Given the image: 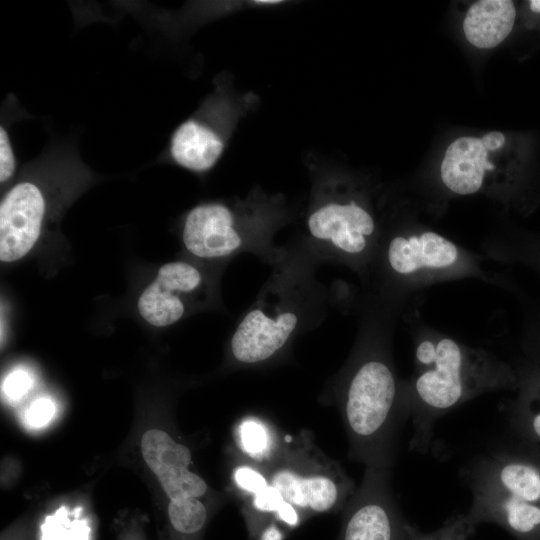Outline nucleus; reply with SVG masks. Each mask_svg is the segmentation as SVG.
Masks as SVG:
<instances>
[{"mask_svg": "<svg viewBox=\"0 0 540 540\" xmlns=\"http://www.w3.org/2000/svg\"><path fill=\"white\" fill-rule=\"evenodd\" d=\"M284 535L275 523H269L259 536V540H283Z\"/></svg>", "mask_w": 540, "mask_h": 540, "instance_id": "5701e85b", "label": "nucleus"}, {"mask_svg": "<svg viewBox=\"0 0 540 540\" xmlns=\"http://www.w3.org/2000/svg\"><path fill=\"white\" fill-rule=\"evenodd\" d=\"M182 238L185 247L200 258L225 257L243 243L232 211L220 203L201 204L186 216Z\"/></svg>", "mask_w": 540, "mask_h": 540, "instance_id": "9b49d317", "label": "nucleus"}, {"mask_svg": "<svg viewBox=\"0 0 540 540\" xmlns=\"http://www.w3.org/2000/svg\"><path fill=\"white\" fill-rule=\"evenodd\" d=\"M415 373L401 391L405 421L412 422L410 449L426 453L434 425L447 412L511 382L509 368L489 352L443 336L420 339L414 352Z\"/></svg>", "mask_w": 540, "mask_h": 540, "instance_id": "f257e3e1", "label": "nucleus"}, {"mask_svg": "<svg viewBox=\"0 0 540 540\" xmlns=\"http://www.w3.org/2000/svg\"><path fill=\"white\" fill-rule=\"evenodd\" d=\"M348 457L366 467L391 469L405 421L401 390L382 356H365L350 372L338 398Z\"/></svg>", "mask_w": 540, "mask_h": 540, "instance_id": "7ed1b4c3", "label": "nucleus"}, {"mask_svg": "<svg viewBox=\"0 0 540 540\" xmlns=\"http://www.w3.org/2000/svg\"><path fill=\"white\" fill-rule=\"evenodd\" d=\"M141 451L170 501L200 498L206 494L208 486L205 480L189 469V448L177 443L165 431H146L141 439Z\"/></svg>", "mask_w": 540, "mask_h": 540, "instance_id": "0eeeda50", "label": "nucleus"}, {"mask_svg": "<svg viewBox=\"0 0 540 540\" xmlns=\"http://www.w3.org/2000/svg\"><path fill=\"white\" fill-rule=\"evenodd\" d=\"M55 413V405L49 398L35 400L26 412V420L30 426L42 427L46 425Z\"/></svg>", "mask_w": 540, "mask_h": 540, "instance_id": "4be33fe9", "label": "nucleus"}, {"mask_svg": "<svg viewBox=\"0 0 540 540\" xmlns=\"http://www.w3.org/2000/svg\"><path fill=\"white\" fill-rule=\"evenodd\" d=\"M298 324V316L285 310L267 314L250 310L241 320L231 339V353L242 365H257L276 356L286 345Z\"/></svg>", "mask_w": 540, "mask_h": 540, "instance_id": "9d476101", "label": "nucleus"}, {"mask_svg": "<svg viewBox=\"0 0 540 540\" xmlns=\"http://www.w3.org/2000/svg\"><path fill=\"white\" fill-rule=\"evenodd\" d=\"M391 469L366 467L346 503L341 540H404L407 522L391 488Z\"/></svg>", "mask_w": 540, "mask_h": 540, "instance_id": "39448f33", "label": "nucleus"}, {"mask_svg": "<svg viewBox=\"0 0 540 540\" xmlns=\"http://www.w3.org/2000/svg\"><path fill=\"white\" fill-rule=\"evenodd\" d=\"M71 511L65 507L57 510L54 516L47 517L43 526L46 540H87L88 527L77 518L71 520Z\"/></svg>", "mask_w": 540, "mask_h": 540, "instance_id": "6ab92c4d", "label": "nucleus"}, {"mask_svg": "<svg viewBox=\"0 0 540 540\" xmlns=\"http://www.w3.org/2000/svg\"><path fill=\"white\" fill-rule=\"evenodd\" d=\"M530 6L534 11H540V1H531Z\"/></svg>", "mask_w": 540, "mask_h": 540, "instance_id": "a878e982", "label": "nucleus"}, {"mask_svg": "<svg viewBox=\"0 0 540 540\" xmlns=\"http://www.w3.org/2000/svg\"><path fill=\"white\" fill-rule=\"evenodd\" d=\"M168 516L176 531L192 535L204 527L207 520V509L200 498L172 500L168 505Z\"/></svg>", "mask_w": 540, "mask_h": 540, "instance_id": "f3484780", "label": "nucleus"}, {"mask_svg": "<svg viewBox=\"0 0 540 540\" xmlns=\"http://www.w3.org/2000/svg\"><path fill=\"white\" fill-rule=\"evenodd\" d=\"M44 215V195L33 182H19L6 193L0 204L1 261H16L32 249Z\"/></svg>", "mask_w": 540, "mask_h": 540, "instance_id": "423d86ee", "label": "nucleus"}, {"mask_svg": "<svg viewBox=\"0 0 540 540\" xmlns=\"http://www.w3.org/2000/svg\"><path fill=\"white\" fill-rule=\"evenodd\" d=\"M471 490L468 516L499 523L518 534L540 526V470L495 448L476 456L462 470Z\"/></svg>", "mask_w": 540, "mask_h": 540, "instance_id": "20e7f679", "label": "nucleus"}, {"mask_svg": "<svg viewBox=\"0 0 540 540\" xmlns=\"http://www.w3.org/2000/svg\"><path fill=\"white\" fill-rule=\"evenodd\" d=\"M310 234L346 254L362 253L375 232L370 212L351 201H330L315 208L308 217Z\"/></svg>", "mask_w": 540, "mask_h": 540, "instance_id": "1a4fd4ad", "label": "nucleus"}, {"mask_svg": "<svg viewBox=\"0 0 540 540\" xmlns=\"http://www.w3.org/2000/svg\"><path fill=\"white\" fill-rule=\"evenodd\" d=\"M15 154L10 137L3 125L0 127V182L8 181L15 171Z\"/></svg>", "mask_w": 540, "mask_h": 540, "instance_id": "412c9836", "label": "nucleus"}, {"mask_svg": "<svg viewBox=\"0 0 540 540\" xmlns=\"http://www.w3.org/2000/svg\"><path fill=\"white\" fill-rule=\"evenodd\" d=\"M387 258L394 272L412 276L450 269L459 262L460 252L456 244L444 236L423 231L394 237L388 245Z\"/></svg>", "mask_w": 540, "mask_h": 540, "instance_id": "ddd939ff", "label": "nucleus"}, {"mask_svg": "<svg viewBox=\"0 0 540 540\" xmlns=\"http://www.w3.org/2000/svg\"><path fill=\"white\" fill-rule=\"evenodd\" d=\"M280 2L281 1H276V0H274V1H268V0L267 1H261V0L260 1H254L255 4H259V5H273V4H278Z\"/></svg>", "mask_w": 540, "mask_h": 540, "instance_id": "393cba45", "label": "nucleus"}, {"mask_svg": "<svg viewBox=\"0 0 540 540\" xmlns=\"http://www.w3.org/2000/svg\"><path fill=\"white\" fill-rule=\"evenodd\" d=\"M516 18L510 0H480L473 3L463 20L468 42L480 49L498 46L511 33Z\"/></svg>", "mask_w": 540, "mask_h": 540, "instance_id": "2eb2a0df", "label": "nucleus"}, {"mask_svg": "<svg viewBox=\"0 0 540 540\" xmlns=\"http://www.w3.org/2000/svg\"><path fill=\"white\" fill-rule=\"evenodd\" d=\"M225 148L221 135L204 122L191 118L174 131L170 153L180 166L196 172L212 168Z\"/></svg>", "mask_w": 540, "mask_h": 540, "instance_id": "4468645a", "label": "nucleus"}, {"mask_svg": "<svg viewBox=\"0 0 540 540\" xmlns=\"http://www.w3.org/2000/svg\"><path fill=\"white\" fill-rule=\"evenodd\" d=\"M200 283V272L189 263L175 261L163 265L156 279L139 297L140 315L157 327L177 322L185 311L179 294L194 291Z\"/></svg>", "mask_w": 540, "mask_h": 540, "instance_id": "f8f14e48", "label": "nucleus"}, {"mask_svg": "<svg viewBox=\"0 0 540 540\" xmlns=\"http://www.w3.org/2000/svg\"><path fill=\"white\" fill-rule=\"evenodd\" d=\"M476 525L468 514H458L449 518L444 525L435 532L423 533L417 527L407 523V540H468Z\"/></svg>", "mask_w": 540, "mask_h": 540, "instance_id": "a211bd4d", "label": "nucleus"}, {"mask_svg": "<svg viewBox=\"0 0 540 540\" xmlns=\"http://www.w3.org/2000/svg\"><path fill=\"white\" fill-rule=\"evenodd\" d=\"M31 386L30 375L24 370L17 369L5 378L2 390L7 398L17 400L24 396Z\"/></svg>", "mask_w": 540, "mask_h": 540, "instance_id": "aec40b11", "label": "nucleus"}, {"mask_svg": "<svg viewBox=\"0 0 540 540\" xmlns=\"http://www.w3.org/2000/svg\"><path fill=\"white\" fill-rule=\"evenodd\" d=\"M505 136L500 131L485 133L482 137L464 136L447 147L440 165L443 184L458 195L479 192L487 185L488 174L495 169L489 152L500 149Z\"/></svg>", "mask_w": 540, "mask_h": 540, "instance_id": "6e6552de", "label": "nucleus"}, {"mask_svg": "<svg viewBox=\"0 0 540 540\" xmlns=\"http://www.w3.org/2000/svg\"><path fill=\"white\" fill-rule=\"evenodd\" d=\"M531 428L533 433L540 439V410L536 411L531 419Z\"/></svg>", "mask_w": 540, "mask_h": 540, "instance_id": "b1692460", "label": "nucleus"}, {"mask_svg": "<svg viewBox=\"0 0 540 540\" xmlns=\"http://www.w3.org/2000/svg\"><path fill=\"white\" fill-rule=\"evenodd\" d=\"M235 437L242 456L264 463L276 453L284 436L268 420L248 415L237 424Z\"/></svg>", "mask_w": 540, "mask_h": 540, "instance_id": "dca6fc26", "label": "nucleus"}, {"mask_svg": "<svg viewBox=\"0 0 540 540\" xmlns=\"http://www.w3.org/2000/svg\"><path fill=\"white\" fill-rule=\"evenodd\" d=\"M258 464L264 479L244 501V511L272 515L289 527L307 516L344 508L356 489L340 463L319 449L307 430L284 435L276 453Z\"/></svg>", "mask_w": 540, "mask_h": 540, "instance_id": "f03ea898", "label": "nucleus"}]
</instances>
